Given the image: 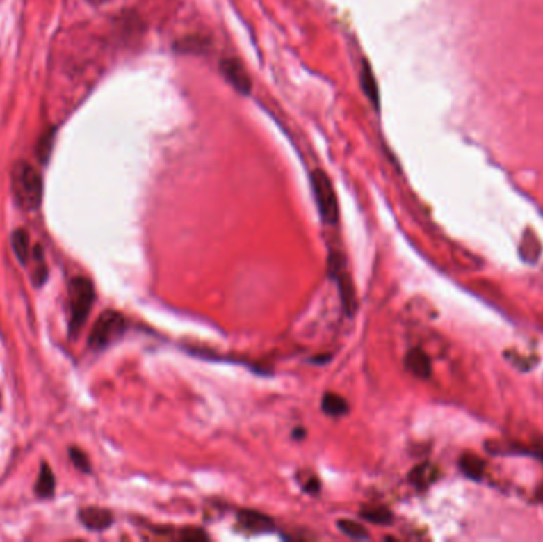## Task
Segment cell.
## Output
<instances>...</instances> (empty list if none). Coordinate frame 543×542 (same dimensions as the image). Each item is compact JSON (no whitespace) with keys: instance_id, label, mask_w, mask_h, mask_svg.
<instances>
[{"instance_id":"12","label":"cell","mask_w":543,"mask_h":542,"mask_svg":"<svg viewBox=\"0 0 543 542\" xmlns=\"http://www.w3.org/2000/svg\"><path fill=\"white\" fill-rule=\"evenodd\" d=\"M11 245H13V251L16 258L21 261V264H26L29 261L31 255V239L29 234L24 229H16L11 236Z\"/></svg>"},{"instance_id":"7","label":"cell","mask_w":543,"mask_h":542,"mask_svg":"<svg viewBox=\"0 0 543 542\" xmlns=\"http://www.w3.org/2000/svg\"><path fill=\"white\" fill-rule=\"evenodd\" d=\"M80 520L86 528L94 532H102L113 523V516L107 509L102 507H86L80 512Z\"/></svg>"},{"instance_id":"10","label":"cell","mask_w":543,"mask_h":542,"mask_svg":"<svg viewBox=\"0 0 543 542\" xmlns=\"http://www.w3.org/2000/svg\"><path fill=\"white\" fill-rule=\"evenodd\" d=\"M238 523L242 525L245 529L248 532H254V533H261V532H268V529L273 528V522L272 518L266 516V513H261L257 511H240L238 512Z\"/></svg>"},{"instance_id":"18","label":"cell","mask_w":543,"mask_h":542,"mask_svg":"<svg viewBox=\"0 0 543 542\" xmlns=\"http://www.w3.org/2000/svg\"><path fill=\"white\" fill-rule=\"evenodd\" d=\"M361 517L377 525H389L393 522V513L386 509V507H380V506L366 507V509L361 511Z\"/></svg>"},{"instance_id":"16","label":"cell","mask_w":543,"mask_h":542,"mask_svg":"<svg viewBox=\"0 0 543 542\" xmlns=\"http://www.w3.org/2000/svg\"><path fill=\"white\" fill-rule=\"evenodd\" d=\"M175 48L181 53H204L209 48V40L205 37L193 35V37H184L180 42L175 45Z\"/></svg>"},{"instance_id":"2","label":"cell","mask_w":543,"mask_h":542,"mask_svg":"<svg viewBox=\"0 0 543 542\" xmlns=\"http://www.w3.org/2000/svg\"><path fill=\"white\" fill-rule=\"evenodd\" d=\"M96 293L94 285L86 277H76L70 282L69 301H70V333L76 334L85 325L89 312L92 309Z\"/></svg>"},{"instance_id":"4","label":"cell","mask_w":543,"mask_h":542,"mask_svg":"<svg viewBox=\"0 0 543 542\" xmlns=\"http://www.w3.org/2000/svg\"><path fill=\"white\" fill-rule=\"evenodd\" d=\"M126 329V320L120 312L107 310L97 318L89 334V347L92 350H102L113 344L122 336Z\"/></svg>"},{"instance_id":"8","label":"cell","mask_w":543,"mask_h":542,"mask_svg":"<svg viewBox=\"0 0 543 542\" xmlns=\"http://www.w3.org/2000/svg\"><path fill=\"white\" fill-rule=\"evenodd\" d=\"M359 78H361L359 81H361L362 93L366 94V97L371 100V104L377 109V111H380V102H382V99H380V88H378L377 78H375L372 65L367 59L362 63Z\"/></svg>"},{"instance_id":"17","label":"cell","mask_w":543,"mask_h":542,"mask_svg":"<svg viewBox=\"0 0 543 542\" xmlns=\"http://www.w3.org/2000/svg\"><path fill=\"white\" fill-rule=\"evenodd\" d=\"M337 527L341 533H343L345 536H348V538H351V539H368L371 538V534H368L367 529L356 520L341 518V520L337 522Z\"/></svg>"},{"instance_id":"6","label":"cell","mask_w":543,"mask_h":542,"mask_svg":"<svg viewBox=\"0 0 543 542\" xmlns=\"http://www.w3.org/2000/svg\"><path fill=\"white\" fill-rule=\"evenodd\" d=\"M334 267V277H337V283L340 288V298H341V304H343V309L346 312V315H352L356 312V293H355V285L351 283V278L348 277V273L341 272L343 269V262H339V264H330Z\"/></svg>"},{"instance_id":"1","label":"cell","mask_w":543,"mask_h":542,"mask_svg":"<svg viewBox=\"0 0 543 542\" xmlns=\"http://www.w3.org/2000/svg\"><path fill=\"white\" fill-rule=\"evenodd\" d=\"M11 193L24 210H35L42 204L43 180L40 172L29 163L19 161L11 170Z\"/></svg>"},{"instance_id":"13","label":"cell","mask_w":543,"mask_h":542,"mask_svg":"<svg viewBox=\"0 0 543 542\" xmlns=\"http://www.w3.org/2000/svg\"><path fill=\"white\" fill-rule=\"evenodd\" d=\"M321 409L332 417H341L348 412V402L345 398H341L340 394L335 393H326L321 401Z\"/></svg>"},{"instance_id":"3","label":"cell","mask_w":543,"mask_h":542,"mask_svg":"<svg viewBox=\"0 0 543 542\" xmlns=\"http://www.w3.org/2000/svg\"><path fill=\"white\" fill-rule=\"evenodd\" d=\"M311 189L315 194V200L320 210L321 220L329 226L337 225L339 221V202L337 194H335L334 184L330 182L329 175L321 169H315L311 172Z\"/></svg>"},{"instance_id":"9","label":"cell","mask_w":543,"mask_h":542,"mask_svg":"<svg viewBox=\"0 0 543 542\" xmlns=\"http://www.w3.org/2000/svg\"><path fill=\"white\" fill-rule=\"evenodd\" d=\"M405 367L418 378H429L432 374V365L429 356L421 349H413L405 355Z\"/></svg>"},{"instance_id":"5","label":"cell","mask_w":543,"mask_h":542,"mask_svg":"<svg viewBox=\"0 0 543 542\" xmlns=\"http://www.w3.org/2000/svg\"><path fill=\"white\" fill-rule=\"evenodd\" d=\"M220 72L226 81L231 85L235 91L248 96L253 89V81H251L250 74L246 72L245 65L235 58H224L220 61Z\"/></svg>"},{"instance_id":"20","label":"cell","mask_w":543,"mask_h":542,"mask_svg":"<svg viewBox=\"0 0 543 542\" xmlns=\"http://www.w3.org/2000/svg\"><path fill=\"white\" fill-rule=\"evenodd\" d=\"M181 539L186 542H202V541H209V534L200 528H189V529H184L181 533Z\"/></svg>"},{"instance_id":"19","label":"cell","mask_w":543,"mask_h":542,"mask_svg":"<svg viewBox=\"0 0 543 542\" xmlns=\"http://www.w3.org/2000/svg\"><path fill=\"white\" fill-rule=\"evenodd\" d=\"M33 283L35 285H42L44 280H47V266L43 262V253L40 248V253H38V261L35 258V269H33Z\"/></svg>"},{"instance_id":"14","label":"cell","mask_w":543,"mask_h":542,"mask_svg":"<svg viewBox=\"0 0 543 542\" xmlns=\"http://www.w3.org/2000/svg\"><path fill=\"white\" fill-rule=\"evenodd\" d=\"M459 468H461V471L466 474L467 477L478 480L481 476H483L485 463L477 455L466 454L461 456V460H459Z\"/></svg>"},{"instance_id":"11","label":"cell","mask_w":543,"mask_h":542,"mask_svg":"<svg viewBox=\"0 0 543 542\" xmlns=\"http://www.w3.org/2000/svg\"><path fill=\"white\" fill-rule=\"evenodd\" d=\"M437 479H439V469L432 463H421V465L413 468L410 474H408L410 484L419 490L430 487Z\"/></svg>"},{"instance_id":"22","label":"cell","mask_w":543,"mask_h":542,"mask_svg":"<svg viewBox=\"0 0 543 542\" xmlns=\"http://www.w3.org/2000/svg\"><path fill=\"white\" fill-rule=\"evenodd\" d=\"M51 145H53V132L49 134L47 138H44L43 142H40V147H38V154H40V158L43 161H47V158L49 156V152H51Z\"/></svg>"},{"instance_id":"21","label":"cell","mask_w":543,"mask_h":542,"mask_svg":"<svg viewBox=\"0 0 543 542\" xmlns=\"http://www.w3.org/2000/svg\"><path fill=\"white\" fill-rule=\"evenodd\" d=\"M70 458H72V461L75 463L76 468L83 469V471H89V461H88V458H86L85 454H83V452H80L78 449H72L70 450Z\"/></svg>"},{"instance_id":"15","label":"cell","mask_w":543,"mask_h":542,"mask_svg":"<svg viewBox=\"0 0 543 542\" xmlns=\"http://www.w3.org/2000/svg\"><path fill=\"white\" fill-rule=\"evenodd\" d=\"M54 487H56V480L51 468L43 465L40 469V476H38L37 485H35V493L40 496V498H48V496H51L54 493Z\"/></svg>"}]
</instances>
